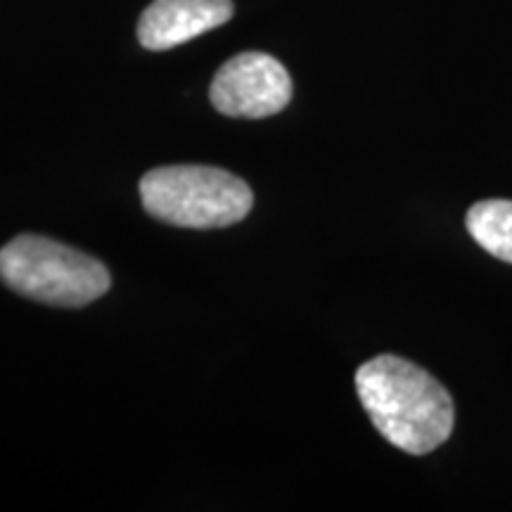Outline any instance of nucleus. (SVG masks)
<instances>
[{"instance_id":"obj_1","label":"nucleus","mask_w":512,"mask_h":512,"mask_svg":"<svg viewBox=\"0 0 512 512\" xmlns=\"http://www.w3.org/2000/svg\"><path fill=\"white\" fill-rule=\"evenodd\" d=\"M358 399L389 444L425 456L451 437L453 399L434 377L406 361L384 354L356 370Z\"/></svg>"},{"instance_id":"obj_2","label":"nucleus","mask_w":512,"mask_h":512,"mask_svg":"<svg viewBox=\"0 0 512 512\" xmlns=\"http://www.w3.org/2000/svg\"><path fill=\"white\" fill-rule=\"evenodd\" d=\"M0 278L22 297L64 309L88 306L112 287L95 256L43 235H17L0 249Z\"/></svg>"},{"instance_id":"obj_3","label":"nucleus","mask_w":512,"mask_h":512,"mask_svg":"<svg viewBox=\"0 0 512 512\" xmlns=\"http://www.w3.org/2000/svg\"><path fill=\"white\" fill-rule=\"evenodd\" d=\"M150 216L178 228H226L252 211V188L242 178L202 164L159 166L140 178Z\"/></svg>"},{"instance_id":"obj_4","label":"nucleus","mask_w":512,"mask_h":512,"mask_svg":"<svg viewBox=\"0 0 512 512\" xmlns=\"http://www.w3.org/2000/svg\"><path fill=\"white\" fill-rule=\"evenodd\" d=\"M209 100L226 117L266 119L290 105L292 79L275 57L240 53L216 72Z\"/></svg>"},{"instance_id":"obj_5","label":"nucleus","mask_w":512,"mask_h":512,"mask_svg":"<svg viewBox=\"0 0 512 512\" xmlns=\"http://www.w3.org/2000/svg\"><path fill=\"white\" fill-rule=\"evenodd\" d=\"M233 12V0H152L140 15L138 41L147 50H171L219 29Z\"/></svg>"},{"instance_id":"obj_6","label":"nucleus","mask_w":512,"mask_h":512,"mask_svg":"<svg viewBox=\"0 0 512 512\" xmlns=\"http://www.w3.org/2000/svg\"><path fill=\"white\" fill-rule=\"evenodd\" d=\"M467 230L479 247L512 264V200H484L467 211Z\"/></svg>"}]
</instances>
